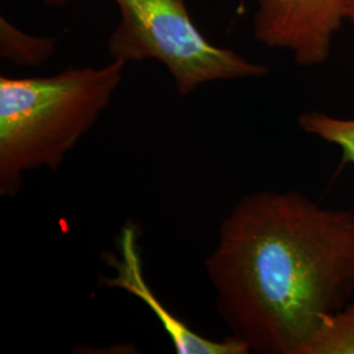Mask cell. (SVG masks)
<instances>
[{"instance_id": "8992f818", "label": "cell", "mask_w": 354, "mask_h": 354, "mask_svg": "<svg viewBox=\"0 0 354 354\" xmlns=\"http://www.w3.org/2000/svg\"><path fill=\"white\" fill-rule=\"evenodd\" d=\"M55 39L26 33L4 16L0 17V55L21 67H37L49 61L55 51Z\"/></svg>"}, {"instance_id": "5b68a950", "label": "cell", "mask_w": 354, "mask_h": 354, "mask_svg": "<svg viewBox=\"0 0 354 354\" xmlns=\"http://www.w3.org/2000/svg\"><path fill=\"white\" fill-rule=\"evenodd\" d=\"M108 264L113 269L114 276L111 279L102 277V286L122 289L143 301L165 329L176 353H250L248 348L234 336L221 342L203 337L165 308V304L152 292L143 276L142 257L138 248V231L134 223L129 222L121 230L117 239V253H111L108 256Z\"/></svg>"}, {"instance_id": "ba28073f", "label": "cell", "mask_w": 354, "mask_h": 354, "mask_svg": "<svg viewBox=\"0 0 354 354\" xmlns=\"http://www.w3.org/2000/svg\"><path fill=\"white\" fill-rule=\"evenodd\" d=\"M298 124L304 133L337 146L344 162L354 165V120L313 111L301 114Z\"/></svg>"}, {"instance_id": "3957f363", "label": "cell", "mask_w": 354, "mask_h": 354, "mask_svg": "<svg viewBox=\"0 0 354 354\" xmlns=\"http://www.w3.org/2000/svg\"><path fill=\"white\" fill-rule=\"evenodd\" d=\"M120 21L106 41L112 59L165 64L177 92L188 96L218 80L259 79L269 68L238 51L219 48L190 19L185 0H112Z\"/></svg>"}, {"instance_id": "277c9868", "label": "cell", "mask_w": 354, "mask_h": 354, "mask_svg": "<svg viewBox=\"0 0 354 354\" xmlns=\"http://www.w3.org/2000/svg\"><path fill=\"white\" fill-rule=\"evenodd\" d=\"M351 0H256L253 37L272 49L290 51L295 64L328 61Z\"/></svg>"}, {"instance_id": "7a4b0ae2", "label": "cell", "mask_w": 354, "mask_h": 354, "mask_svg": "<svg viewBox=\"0 0 354 354\" xmlns=\"http://www.w3.org/2000/svg\"><path fill=\"white\" fill-rule=\"evenodd\" d=\"M125 66L112 59L50 76L0 77L1 196H16L26 172L61 167L112 100Z\"/></svg>"}, {"instance_id": "52a82bcc", "label": "cell", "mask_w": 354, "mask_h": 354, "mask_svg": "<svg viewBox=\"0 0 354 354\" xmlns=\"http://www.w3.org/2000/svg\"><path fill=\"white\" fill-rule=\"evenodd\" d=\"M304 354H354V299L320 320Z\"/></svg>"}, {"instance_id": "30bf717a", "label": "cell", "mask_w": 354, "mask_h": 354, "mask_svg": "<svg viewBox=\"0 0 354 354\" xmlns=\"http://www.w3.org/2000/svg\"><path fill=\"white\" fill-rule=\"evenodd\" d=\"M42 1H44V4L48 6V7H61V6L67 4V3L71 1V0H42Z\"/></svg>"}, {"instance_id": "9c48e42d", "label": "cell", "mask_w": 354, "mask_h": 354, "mask_svg": "<svg viewBox=\"0 0 354 354\" xmlns=\"http://www.w3.org/2000/svg\"><path fill=\"white\" fill-rule=\"evenodd\" d=\"M346 21L354 26V0L349 1V7H348V13H346Z\"/></svg>"}, {"instance_id": "6da1fadb", "label": "cell", "mask_w": 354, "mask_h": 354, "mask_svg": "<svg viewBox=\"0 0 354 354\" xmlns=\"http://www.w3.org/2000/svg\"><path fill=\"white\" fill-rule=\"evenodd\" d=\"M205 269L219 315L250 353L304 354L320 320L354 298V212L297 190L247 194Z\"/></svg>"}]
</instances>
